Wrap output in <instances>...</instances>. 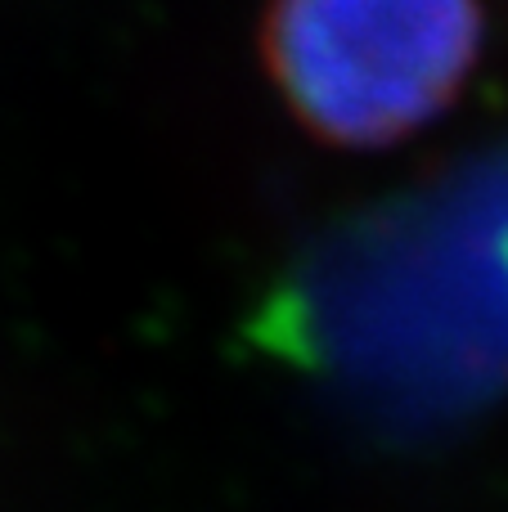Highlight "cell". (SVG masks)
I'll list each match as a JSON object with an SVG mask.
<instances>
[{"label": "cell", "mask_w": 508, "mask_h": 512, "mask_svg": "<svg viewBox=\"0 0 508 512\" xmlns=\"http://www.w3.org/2000/svg\"><path fill=\"white\" fill-rule=\"evenodd\" d=\"M482 0H266L257 50L275 95L333 149L428 131L473 77Z\"/></svg>", "instance_id": "obj_1"}]
</instances>
